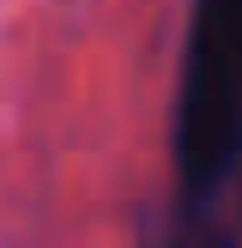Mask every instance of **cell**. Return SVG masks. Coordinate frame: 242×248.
Returning <instances> with one entry per match:
<instances>
[{
  "label": "cell",
  "instance_id": "obj_2",
  "mask_svg": "<svg viewBox=\"0 0 242 248\" xmlns=\"http://www.w3.org/2000/svg\"><path fill=\"white\" fill-rule=\"evenodd\" d=\"M176 248H212V242H176Z\"/></svg>",
  "mask_w": 242,
  "mask_h": 248
},
{
  "label": "cell",
  "instance_id": "obj_1",
  "mask_svg": "<svg viewBox=\"0 0 242 248\" xmlns=\"http://www.w3.org/2000/svg\"><path fill=\"white\" fill-rule=\"evenodd\" d=\"M242 164V0H200L176 91V170L194 200Z\"/></svg>",
  "mask_w": 242,
  "mask_h": 248
}]
</instances>
